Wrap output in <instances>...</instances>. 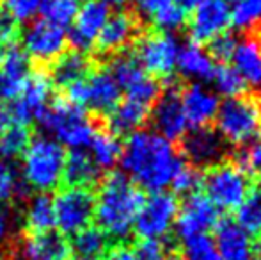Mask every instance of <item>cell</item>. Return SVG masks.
I'll return each instance as SVG.
<instances>
[{
	"instance_id": "cell-2",
	"label": "cell",
	"mask_w": 261,
	"mask_h": 260,
	"mask_svg": "<svg viewBox=\"0 0 261 260\" xmlns=\"http://www.w3.org/2000/svg\"><path fill=\"white\" fill-rule=\"evenodd\" d=\"M144 201L142 189L123 173H112L94 195V219L107 237L124 239L134 230V223Z\"/></svg>"
},
{
	"instance_id": "cell-12",
	"label": "cell",
	"mask_w": 261,
	"mask_h": 260,
	"mask_svg": "<svg viewBox=\"0 0 261 260\" xmlns=\"http://www.w3.org/2000/svg\"><path fill=\"white\" fill-rule=\"evenodd\" d=\"M66 29L46 20L32 21L23 32V52L29 59L54 64L64 52H68Z\"/></svg>"
},
{
	"instance_id": "cell-4",
	"label": "cell",
	"mask_w": 261,
	"mask_h": 260,
	"mask_svg": "<svg viewBox=\"0 0 261 260\" xmlns=\"http://www.w3.org/2000/svg\"><path fill=\"white\" fill-rule=\"evenodd\" d=\"M38 123L48 134V137L71 152L86 150L98 130L87 112L69 104L68 100L50 105Z\"/></svg>"
},
{
	"instance_id": "cell-17",
	"label": "cell",
	"mask_w": 261,
	"mask_h": 260,
	"mask_svg": "<svg viewBox=\"0 0 261 260\" xmlns=\"http://www.w3.org/2000/svg\"><path fill=\"white\" fill-rule=\"evenodd\" d=\"M110 16V9L101 4L100 0H86L80 6L79 13H76L75 20L71 21V34L68 38L76 46L79 52H86V50L96 46L98 36H100L101 29L105 27L107 20Z\"/></svg>"
},
{
	"instance_id": "cell-34",
	"label": "cell",
	"mask_w": 261,
	"mask_h": 260,
	"mask_svg": "<svg viewBox=\"0 0 261 260\" xmlns=\"http://www.w3.org/2000/svg\"><path fill=\"white\" fill-rule=\"evenodd\" d=\"M31 143V134L25 125L13 123L0 134V157L2 160H11L21 157Z\"/></svg>"
},
{
	"instance_id": "cell-35",
	"label": "cell",
	"mask_w": 261,
	"mask_h": 260,
	"mask_svg": "<svg viewBox=\"0 0 261 260\" xmlns=\"http://www.w3.org/2000/svg\"><path fill=\"white\" fill-rule=\"evenodd\" d=\"M84 0H45L41 7L43 20L66 29L71 25Z\"/></svg>"
},
{
	"instance_id": "cell-27",
	"label": "cell",
	"mask_w": 261,
	"mask_h": 260,
	"mask_svg": "<svg viewBox=\"0 0 261 260\" xmlns=\"http://www.w3.org/2000/svg\"><path fill=\"white\" fill-rule=\"evenodd\" d=\"M89 73L91 61L87 59V56L79 50H73V52H64L55 61L52 73H50V80L59 87L68 89L69 86L86 79Z\"/></svg>"
},
{
	"instance_id": "cell-29",
	"label": "cell",
	"mask_w": 261,
	"mask_h": 260,
	"mask_svg": "<svg viewBox=\"0 0 261 260\" xmlns=\"http://www.w3.org/2000/svg\"><path fill=\"white\" fill-rule=\"evenodd\" d=\"M86 150L89 153L91 160L94 162V166L100 171H107L112 170L121 160L123 145H121L119 137L110 130H96V134L91 139L89 146Z\"/></svg>"
},
{
	"instance_id": "cell-26",
	"label": "cell",
	"mask_w": 261,
	"mask_h": 260,
	"mask_svg": "<svg viewBox=\"0 0 261 260\" xmlns=\"http://www.w3.org/2000/svg\"><path fill=\"white\" fill-rule=\"evenodd\" d=\"M176 69L185 79L201 84L203 80L212 79L215 63H213V57L210 56L208 50H204L197 43L190 41L179 46L178 59H176Z\"/></svg>"
},
{
	"instance_id": "cell-7",
	"label": "cell",
	"mask_w": 261,
	"mask_h": 260,
	"mask_svg": "<svg viewBox=\"0 0 261 260\" xmlns=\"http://www.w3.org/2000/svg\"><path fill=\"white\" fill-rule=\"evenodd\" d=\"M121 87L114 80L109 68L91 69V73L80 82L66 89V100L84 111L96 114H109L121 100Z\"/></svg>"
},
{
	"instance_id": "cell-21",
	"label": "cell",
	"mask_w": 261,
	"mask_h": 260,
	"mask_svg": "<svg viewBox=\"0 0 261 260\" xmlns=\"http://www.w3.org/2000/svg\"><path fill=\"white\" fill-rule=\"evenodd\" d=\"M137 20L128 13L110 14L105 27L98 36L96 49L105 56L121 54L137 38Z\"/></svg>"
},
{
	"instance_id": "cell-11",
	"label": "cell",
	"mask_w": 261,
	"mask_h": 260,
	"mask_svg": "<svg viewBox=\"0 0 261 260\" xmlns=\"http://www.w3.org/2000/svg\"><path fill=\"white\" fill-rule=\"evenodd\" d=\"M52 89L54 84L48 75L41 72L31 73L9 107L14 123L27 127L32 122H39L46 109L52 105Z\"/></svg>"
},
{
	"instance_id": "cell-8",
	"label": "cell",
	"mask_w": 261,
	"mask_h": 260,
	"mask_svg": "<svg viewBox=\"0 0 261 260\" xmlns=\"http://www.w3.org/2000/svg\"><path fill=\"white\" fill-rule=\"evenodd\" d=\"M55 226L61 235H75L94 219V193L86 187L61 189L54 198Z\"/></svg>"
},
{
	"instance_id": "cell-47",
	"label": "cell",
	"mask_w": 261,
	"mask_h": 260,
	"mask_svg": "<svg viewBox=\"0 0 261 260\" xmlns=\"http://www.w3.org/2000/svg\"><path fill=\"white\" fill-rule=\"evenodd\" d=\"M101 4H105L107 7H124L126 4H130L132 0H100Z\"/></svg>"
},
{
	"instance_id": "cell-44",
	"label": "cell",
	"mask_w": 261,
	"mask_h": 260,
	"mask_svg": "<svg viewBox=\"0 0 261 260\" xmlns=\"http://www.w3.org/2000/svg\"><path fill=\"white\" fill-rule=\"evenodd\" d=\"M103 260H135L134 258V248L126 244H116L109 248L103 255Z\"/></svg>"
},
{
	"instance_id": "cell-36",
	"label": "cell",
	"mask_w": 261,
	"mask_h": 260,
	"mask_svg": "<svg viewBox=\"0 0 261 260\" xmlns=\"http://www.w3.org/2000/svg\"><path fill=\"white\" fill-rule=\"evenodd\" d=\"M210 80H212L213 87H215L213 91L226 98L242 97V93L245 91V82L242 80V77L238 75V72L233 66H227V64L215 66Z\"/></svg>"
},
{
	"instance_id": "cell-13",
	"label": "cell",
	"mask_w": 261,
	"mask_h": 260,
	"mask_svg": "<svg viewBox=\"0 0 261 260\" xmlns=\"http://www.w3.org/2000/svg\"><path fill=\"white\" fill-rule=\"evenodd\" d=\"M231 27V6L227 0H197L190 11L189 32L194 43H212Z\"/></svg>"
},
{
	"instance_id": "cell-45",
	"label": "cell",
	"mask_w": 261,
	"mask_h": 260,
	"mask_svg": "<svg viewBox=\"0 0 261 260\" xmlns=\"http://www.w3.org/2000/svg\"><path fill=\"white\" fill-rule=\"evenodd\" d=\"M11 226H13V219H11V212L6 207H0V244L7 241L11 233Z\"/></svg>"
},
{
	"instance_id": "cell-23",
	"label": "cell",
	"mask_w": 261,
	"mask_h": 260,
	"mask_svg": "<svg viewBox=\"0 0 261 260\" xmlns=\"http://www.w3.org/2000/svg\"><path fill=\"white\" fill-rule=\"evenodd\" d=\"M135 13L141 20L162 32H174L185 23V11L178 0H135Z\"/></svg>"
},
{
	"instance_id": "cell-16",
	"label": "cell",
	"mask_w": 261,
	"mask_h": 260,
	"mask_svg": "<svg viewBox=\"0 0 261 260\" xmlns=\"http://www.w3.org/2000/svg\"><path fill=\"white\" fill-rule=\"evenodd\" d=\"M181 152L194 168H213L226 155V141L219 132L201 127L183 135Z\"/></svg>"
},
{
	"instance_id": "cell-15",
	"label": "cell",
	"mask_w": 261,
	"mask_h": 260,
	"mask_svg": "<svg viewBox=\"0 0 261 260\" xmlns=\"http://www.w3.org/2000/svg\"><path fill=\"white\" fill-rule=\"evenodd\" d=\"M149 118H151L156 134H160L162 137L171 143L176 139H183V135L189 130V123H187L181 105V97H179V91L174 87L165 89L156 98L151 112H149Z\"/></svg>"
},
{
	"instance_id": "cell-51",
	"label": "cell",
	"mask_w": 261,
	"mask_h": 260,
	"mask_svg": "<svg viewBox=\"0 0 261 260\" xmlns=\"http://www.w3.org/2000/svg\"><path fill=\"white\" fill-rule=\"evenodd\" d=\"M79 260H89V258H79Z\"/></svg>"
},
{
	"instance_id": "cell-40",
	"label": "cell",
	"mask_w": 261,
	"mask_h": 260,
	"mask_svg": "<svg viewBox=\"0 0 261 260\" xmlns=\"http://www.w3.org/2000/svg\"><path fill=\"white\" fill-rule=\"evenodd\" d=\"M183 243H185V260H220L215 243L210 235H196Z\"/></svg>"
},
{
	"instance_id": "cell-25",
	"label": "cell",
	"mask_w": 261,
	"mask_h": 260,
	"mask_svg": "<svg viewBox=\"0 0 261 260\" xmlns=\"http://www.w3.org/2000/svg\"><path fill=\"white\" fill-rule=\"evenodd\" d=\"M151 105H146L134 98H124L107 114L109 118V130L116 135L134 134L141 130L142 125L148 122Z\"/></svg>"
},
{
	"instance_id": "cell-10",
	"label": "cell",
	"mask_w": 261,
	"mask_h": 260,
	"mask_svg": "<svg viewBox=\"0 0 261 260\" xmlns=\"http://www.w3.org/2000/svg\"><path fill=\"white\" fill-rule=\"evenodd\" d=\"M179 43L171 32H148L135 45V59L153 79H169L176 72Z\"/></svg>"
},
{
	"instance_id": "cell-38",
	"label": "cell",
	"mask_w": 261,
	"mask_h": 260,
	"mask_svg": "<svg viewBox=\"0 0 261 260\" xmlns=\"http://www.w3.org/2000/svg\"><path fill=\"white\" fill-rule=\"evenodd\" d=\"M25 189L20 173L9 160L0 159V207H6L11 200L21 195Z\"/></svg>"
},
{
	"instance_id": "cell-28",
	"label": "cell",
	"mask_w": 261,
	"mask_h": 260,
	"mask_svg": "<svg viewBox=\"0 0 261 260\" xmlns=\"http://www.w3.org/2000/svg\"><path fill=\"white\" fill-rule=\"evenodd\" d=\"M23 221L29 233H45L55 228L54 198L45 193H36L25 205Z\"/></svg>"
},
{
	"instance_id": "cell-33",
	"label": "cell",
	"mask_w": 261,
	"mask_h": 260,
	"mask_svg": "<svg viewBox=\"0 0 261 260\" xmlns=\"http://www.w3.org/2000/svg\"><path fill=\"white\" fill-rule=\"evenodd\" d=\"M237 225L249 235L261 233V189H251L242 205L237 208Z\"/></svg>"
},
{
	"instance_id": "cell-31",
	"label": "cell",
	"mask_w": 261,
	"mask_h": 260,
	"mask_svg": "<svg viewBox=\"0 0 261 260\" xmlns=\"http://www.w3.org/2000/svg\"><path fill=\"white\" fill-rule=\"evenodd\" d=\"M71 251L79 253L80 258L96 260L98 257H103L109 250V237L98 226H87L80 230L79 233L73 235V241L69 243Z\"/></svg>"
},
{
	"instance_id": "cell-14",
	"label": "cell",
	"mask_w": 261,
	"mask_h": 260,
	"mask_svg": "<svg viewBox=\"0 0 261 260\" xmlns=\"http://www.w3.org/2000/svg\"><path fill=\"white\" fill-rule=\"evenodd\" d=\"M220 221V212L204 195L194 193L179 205L174 230L183 241L196 235H208Z\"/></svg>"
},
{
	"instance_id": "cell-42",
	"label": "cell",
	"mask_w": 261,
	"mask_h": 260,
	"mask_svg": "<svg viewBox=\"0 0 261 260\" xmlns=\"http://www.w3.org/2000/svg\"><path fill=\"white\" fill-rule=\"evenodd\" d=\"M135 260H169V250L162 241H141L134 246Z\"/></svg>"
},
{
	"instance_id": "cell-19",
	"label": "cell",
	"mask_w": 261,
	"mask_h": 260,
	"mask_svg": "<svg viewBox=\"0 0 261 260\" xmlns=\"http://www.w3.org/2000/svg\"><path fill=\"white\" fill-rule=\"evenodd\" d=\"M215 248L220 260H256L258 251L252 237L233 219H220L215 226Z\"/></svg>"
},
{
	"instance_id": "cell-30",
	"label": "cell",
	"mask_w": 261,
	"mask_h": 260,
	"mask_svg": "<svg viewBox=\"0 0 261 260\" xmlns=\"http://www.w3.org/2000/svg\"><path fill=\"white\" fill-rule=\"evenodd\" d=\"M100 173L101 171L94 166L86 150H76L66 157L64 180L68 182V185L91 189V185L98 180Z\"/></svg>"
},
{
	"instance_id": "cell-6",
	"label": "cell",
	"mask_w": 261,
	"mask_h": 260,
	"mask_svg": "<svg viewBox=\"0 0 261 260\" xmlns=\"http://www.w3.org/2000/svg\"><path fill=\"white\" fill-rule=\"evenodd\" d=\"M203 185L217 210H237L251 191V177L234 162H219L203 177Z\"/></svg>"
},
{
	"instance_id": "cell-53",
	"label": "cell",
	"mask_w": 261,
	"mask_h": 260,
	"mask_svg": "<svg viewBox=\"0 0 261 260\" xmlns=\"http://www.w3.org/2000/svg\"><path fill=\"white\" fill-rule=\"evenodd\" d=\"M259 175H261V173H259Z\"/></svg>"
},
{
	"instance_id": "cell-1",
	"label": "cell",
	"mask_w": 261,
	"mask_h": 260,
	"mask_svg": "<svg viewBox=\"0 0 261 260\" xmlns=\"http://www.w3.org/2000/svg\"><path fill=\"white\" fill-rule=\"evenodd\" d=\"M124 177L139 189L158 193L171 185L183 160L171 141L155 130H137L126 137L121 152Z\"/></svg>"
},
{
	"instance_id": "cell-22",
	"label": "cell",
	"mask_w": 261,
	"mask_h": 260,
	"mask_svg": "<svg viewBox=\"0 0 261 260\" xmlns=\"http://www.w3.org/2000/svg\"><path fill=\"white\" fill-rule=\"evenodd\" d=\"M20 253L25 260H68L71 246L64 235L52 230L25 235L20 243Z\"/></svg>"
},
{
	"instance_id": "cell-3",
	"label": "cell",
	"mask_w": 261,
	"mask_h": 260,
	"mask_svg": "<svg viewBox=\"0 0 261 260\" xmlns=\"http://www.w3.org/2000/svg\"><path fill=\"white\" fill-rule=\"evenodd\" d=\"M66 148L48 135H36L21 153L20 177L25 187L36 193L54 191L64 182Z\"/></svg>"
},
{
	"instance_id": "cell-48",
	"label": "cell",
	"mask_w": 261,
	"mask_h": 260,
	"mask_svg": "<svg viewBox=\"0 0 261 260\" xmlns=\"http://www.w3.org/2000/svg\"><path fill=\"white\" fill-rule=\"evenodd\" d=\"M178 4H179V7L187 13V11H192V7L197 4V0H178Z\"/></svg>"
},
{
	"instance_id": "cell-9",
	"label": "cell",
	"mask_w": 261,
	"mask_h": 260,
	"mask_svg": "<svg viewBox=\"0 0 261 260\" xmlns=\"http://www.w3.org/2000/svg\"><path fill=\"white\" fill-rule=\"evenodd\" d=\"M179 210L178 198L172 193L158 191L144 198L134 223V230L142 241H160L172 230Z\"/></svg>"
},
{
	"instance_id": "cell-54",
	"label": "cell",
	"mask_w": 261,
	"mask_h": 260,
	"mask_svg": "<svg viewBox=\"0 0 261 260\" xmlns=\"http://www.w3.org/2000/svg\"><path fill=\"white\" fill-rule=\"evenodd\" d=\"M259 132H261V130H259Z\"/></svg>"
},
{
	"instance_id": "cell-41",
	"label": "cell",
	"mask_w": 261,
	"mask_h": 260,
	"mask_svg": "<svg viewBox=\"0 0 261 260\" xmlns=\"http://www.w3.org/2000/svg\"><path fill=\"white\" fill-rule=\"evenodd\" d=\"M201 184H203V177L199 175V171H197L196 168H190L183 162L181 168L176 171L174 178H172L171 187H172V191L178 193V195L190 196L197 191V187H199Z\"/></svg>"
},
{
	"instance_id": "cell-49",
	"label": "cell",
	"mask_w": 261,
	"mask_h": 260,
	"mask_svg": "<svg viewBox=\"0 0 261 260\" xmlns=\"http://www.w3.org/2000/svg\"><path fill=\"white\" fill-rule=\"evenodd\" d=\"M169 260H185V258H183V257H179L178 253H172V255H171V258H169Z\"/></svg>"
},
{
	"instance_id": "cell-39",
	"label": "cell",
	"mask_w": 261,
	"mask_h": 260,
	"mask_svg": "<svg viewBox=\"0 0 261 260\" xmlns=\"http://www.w3.org/2000/svg\"><path fill=\"white\" fill-rule=\"evenodd\" d=\"M4 13H7L18 25L32 21L39 13L45 0H0Z\"/></svg>"
},
{
	"instance_id": "cell-43",
	"label": "cell",
	"mask_w": 261,
	"mask_h": 260,
	"mask_svg": "<svg viewBox=\"0 0 261 260\" xmlns=\"http://www.w3.org/2000/svg\"><path fill=\"white\" fill-rule=\"evenodd\" d=\"M234 45H237V38L231 36L229 32H226V34L219 36V38H215L212 41V45H210V56L222 61V63L224 61H229L231 54L234 50Z\"/></svg>"
},
{
	"instance_id": "cell-46",
	"label": "cell",
	"mask_w": 261,
	"mask_h": 260,
	"mask_svg": "<svg viewBox=\"0 0 261 260\" xmlns=\"http://www.w3.org/2000/svg\"><path fill=\"white\" fill-rule=\"evenodd\" d=\"M13 123H14V120H13V116H11L9 107L0 104V134H2L9 125H13Z\"/></svg>"
},
{
	"instance_id": "cell-52",
	"label": "cell",
	"mask_w": 261,
	"mask_h": 260,
	"mask_svg": "<svg viewBox=\"0 0 261 260\" xmlns=\"http://www.w3.org/2000/svg\"><path fill=\"white\" fill-rule=\"evenodd\" d=\"M227 2H231V0H227Z\"/></svg>"
},
{
	"instance_id": "cell-50",
	"label": "cell",
	"mask_w": 261,
	"mask_h": 260,
	"mask_svg": "<svg viewBox=\"0 0 261 260\" xmlns=\"http://www.w3.org/2000/svg\"><path fill=\"white\" fill-rule=\"evenodd\" d=\"M259 246H261V233H259Z\"/></svg>"
},
{
	"instance_id": "cell-32",
	"label": "cell",
	"mask_w": 261,
	"mask_h": 260,
	"mask_svg": "<svg viewBox=\"0 0 261 260\" xmlns=\"http://www.w3.org/2000/svg\"><path fill=\"white\" fill-rule=\"evenodd\" d=\"M109 72L112 73L114 80L124 93L134 89L137 84H141L148 77V73L142 69V66L139 64V61L132 54H117V56H114L112 63L109 66Z\"/></svg>"
},
{
	"instance_id": "cell-37",
	"label": "cell",
	"mask_w": 261,
	"mask_h": 260,
	"mask_svg": "<svg viewBox=\"0 0 261 260\" xmlns=\"http://www.w3.org/2000/svg\"><path fill=\"white\" fill-rule=\"evenodd\" d=\"M231 25L249 31L261 23V0H231Z\"/></svg>"
},
{
	"instance_id": "cell-18",
	"label": "cell",
	"mask_w": 261,
	"mask_h": 260,
	"mask_svg": "<svg viewBox=\"0 0 261 260\" xmlns=\"http://www.w3.org/2000/svg\"><path fill=\"white\" fill-rule=\"evenodd\" d=\"M179 97H181L183 112H185L189 127L201 129V127H208V123L215 120L220 102L215 91L204 84L192 82L185 87V91Z\"/></svg>"
},
{
	"instance_id": "cell-20",
	"label": "cell",
	"mask_w": 261,
	"mask_h": 260,
	"mask_svg": "<svg viewBox=\"0 0 261 260\" xmlns=\"http://www.w3.org/2000/svg\"><path fill=\"white\" fill-rule=\"evenodd\" d=\"M31 73V59L21 49L11 46L0 59V102H13Z\"/></svg>"
},
{
	"instance_id": "cell-5",
	"label": "cell",
	"mask_w": 261,
	"mask_h": 260,
	"mask_svg": "<svg viewBox=\"0 0 261 260\" xmlns=\"http://www.w3.org/2000/svg\"><path fill=\"white\" fill-rule=\"evenodd\" d=\"M220 137L231 145L244 146L258 137L261 130V105L254 98H226L215 116Z\"/></svg>"
},
{
	"instance_id": "cell-24",
	"label": "cell",
	"mask_w": 261,
	"mask_h": 260,
	"mask_svg": "<svg viewBox=\"0 0 261 260\" xmlns=\"http://www.w3.org/2000/svg\"><path fill=\"white\" fill-rule=\"evenodd\" d=\"M229 61H233V68L242 77L245 86H251L261 93V39L254 36L237 39Z\"/></svg>"
}]
</instances>
